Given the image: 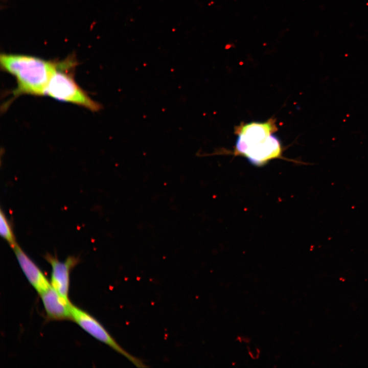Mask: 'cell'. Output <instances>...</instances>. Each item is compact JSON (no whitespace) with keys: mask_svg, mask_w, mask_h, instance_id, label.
Returning a JSON list of instances; mask_svg holds the SVG:
<instances>
[{"mask_svg":"<svg viewBox=\"0 0 368 368\" xmlns=\"http://www.w3.org/2000/svg\"><path fill=\"white\" fill-rule=\"evenodd\" d=\"M275 120L241 123L235 128L237 137L233 154L245 157L256 167H262L274 159H283L281 142L274 133Z\"/></svg>","mask_w":368,"mask_h":368,"instance_id":"cell-1","label":"cell"},{"mask_svg":"<svg viewBox=\"0 0 368 368\" xmlns=\"http://www.w3.org/2000/svg\"><path fill=\"white\" fill-rule=\"evenodd\" d=\"M0 63L3 70L16 78L15 97L45 95L50 78L58 64L34 56L7 54H1Z\"/></svg>","mask_w":368,"mask_h":368,"instance_id":"cell-2","label":"cell"},{"mask_svg":"<svg viewBox=\"0 0 368 368\" xmlns=\"http://www.w3.org/2000/svg\"><path fill=\"white\" fill-rule=\"evenodd\" d=\"M68 61L58 64L47 87L45 94L56 100L72 103L97 111L101 105L93 100L75 81L73 74L67 71L72 64Z\"/></svg>","mask_w":368,"mask_h":368,"instance_id":"cell-3","label":"cell"},{"mask_svg":"<svg viewBox=\"0 0 368 368\" xmlns=\"http://www.w3.org/2000/svg\"><path fill=\"white\" fill-rule=\"evenodd\" d=\"M71 313L72 319L91 336L122 355L135 366L139 367L147 366L143 360L125 350L105 328L87 312L73 304Z\"/></svg>","mask_w":368,"mask_h":368,"instance_id":"cell-4","label":"cell"},{"mask_svg":"<svg viewBox=\"0 0 368 368\" xmlns=\"http://www.w3.org/2000/svg\"><path fill=\"white\" fill-rule=\"evenodd\" d=\"M44 258L52 267L51 286L62 296L68 298L70 272L78 264L79 259L69 256L64 261H60L50 254H46Z\"/></svg>","mask_w":368,"mask_h":368,"instance_id":"cell-5","label":"cell"},{"mask_svg":"<svg viewBox=\"0 0 368 368\" xmlns=\"http://www.w3.org/2000/svg\"><path fill=\"white\" fill-rule=\"evenodd\" d=\"M46 315L49 319H72L73 304L67 298L59 294L52 286L39 294Z\"/></svg>","mask_w":368,"mask_h":368,"instance_id":"cell-6","label":"cell"},{"mask_svg":"<svg viewBox=\"0 0 368 368\" xmlns=\"http://www.w3.org/2000/svg\"><path fill=\"white\" fill-rule=\"evenodd\" d=\"M12 249L25 275L39 294L51 286L42 272L18 244Z\"/></svg>","mask_w":368,"mask_h":368,"instance_id":"cell-7","label":"cell"},{"mask_svg":"<svg viewBox=\"0 0 368 368\" xmlns=\"http://www.w3.org/2000/svg\"><path fill=\"white\" fill-rule=\"evenodd\" d=\"M0 234L12 249L17 244L12 226L2 209L0 211Z\"/></svg>","mask_w":368,"mask_h":368,"instance_id":"cell-8","label":"cell"}]
</instances>
